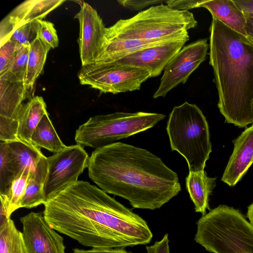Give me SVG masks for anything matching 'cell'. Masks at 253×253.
I'll return each instance as SVG.
<instances>
[{
    "label": "cell",
    "mask_w": 253,
    "mask_h": 253,
    "mask_svg": "<svg viewBox=\"0 0 253 253\" xmlns=\"http://www.w3.org/2000/svg\"><path fill=\"white\" fill-rule=\"evenodd\" d=\"M44 206L50 227L92 249L146 245L153 238L145 220L88 182L71 184Z\"/></svg>",
    "instance_id": "1"
},
{
    "label": "cell",
    "mask_w": 253,
    "mask_h": 253,
    "mask_svg": "<svg viewBox=\"0 0 253 253\" xmlns=\"http://www.w3.org/2000/svg\"><path fill=\"white\" fill-rule=\"evenodd\" d=\"M90 179L134 208L153 210L181 191L178 175L150 151L116 142L95 149L89 158Z\"/></svg>",
    "instance_id": "2"
},
{
    "label": "cell",
    "mask_w": 253,
    "mask_h": 253,
    "mask_svg": "<svg viewBox=\"0 0 253 253\" xmlns=\"http://www.w3.org/2000/svg\"><path fill=\"white\" fill-rule=\"evenodd\" d=\"M210 32L218 107L227 123L246 127L253 123V43L213 17Z\"/></svg>",
    "instance_id": "3"
},
{
    "label": "cell",
    "mask_w": 253,
    "mask_h": 253,
    "mask_svg": "<svg viewBox=\"0 0 253 253\" xmlns=\"http://www.w3.org/2000/svg\"><path fill=\"white\" fill-rule=\"evenodd\" d=\"M194 240L212 253H253V226L237 209L221 205L197 221Z\"/></svg>",
    "instance_id": "4"
},
{
    "label": "cell",
    "mask_w": 253,
    "mask_h": 253,
    "mask_svg": "<svg viewBox=\"0 0 253 253\" xmlns=\"http://www.w3.org/2000/svg\"><path fill=\"white\" fill-rule=\"evenodd\" d=\"M192 13L177 10L163 3L134 16L120 19L107 28L105 40H153L177 37L197 25Z\"/></svg>",
    "instance_id": "5"
},
{
    "label": "cell",
    "mask_w": 253,
    "mask_h": 253,
    "mask_svg": "<svg viewBox=\"0 0 253 253\" xmlns=\"http://www.w3.org/2000/svg\"><path fill=\"white\" fill-rule=\"evenodd\" d=\"M166 129L171 150L185 158L189 171L204 170L212 150L208 123L201 109L187 102L174 106Z\"/></svg>",
    "instance_id": "6"
},
{
    "label": "cell",
    "mask_w": 253,
    "mask_h": 253,
    "mask_svg": "<svg viewBox=\"0 0 253 253\" xmlns=\"http://www.w3.org/2000/svg\"><path fill=\"white\" fill-rule=\"evenodd\" d=\"M165 117L162 114L144 112L96 115L78 127L75 140L84 148L95 149L149 129Z\"/></svg>",
    "instance_id": "7"
},
{
    "label": "cell",
    "mask_w": 253,
    "mask_h": 253,
    "mask_svg": "<svg viewBox=\"0 0 253 253\" xmlns=\"http://www.w3.org/2000/svg\"><path fill=\"white\" fill-rule=\"evenodd\" d=\"M78 77L81 84L101 92L117 94L139 90L150 78V73L146 70L114 62H94L82 66Z\"/></svg>",
    "instance_id": "8"
},
{
    "label": "cell",
    "mask_w": 253,
    "mask_h": 253,
    "mask_svg": "<svg viewBox=\"0 0 253 253\" xmlns=\"http://www.w3.org/2000/svg\"><path fill=\"white\" fill-rule=\"evenodd\" d=\"M89 158L84 148L77 144L67 146L47 157L48 170L44 184L46 200L77 181L87 168Z\"/></svg>",
    "instance_id": "9"
},
{
    "label": "cell",
    "mask_w": 253,
    "mask_h": 253,
    "mask_svg": "<svg viewBox=\"0 0 253 253\" xmlns=\"http://www.w3.org/2000/svg\"><path fill=\"white\" fill-rule=\"evenodd\" d=\"M209 47L207 39L198 40L183 46L165 67L153 98L165 97L178 84H185L206 59Z\"/></svg>",
    "instance_id": "10"
},
{
    "label": "cell",
    "mask_w": 253,
    "mask_h": 253,
    "mask_svg": "<svg viewBox=\"0 0 253 253\" xmlns=\"http://www.w3.org/2000/svg\"><path fill=\"white\" fill-rule=\"evenodd\" d=\"M75 18L79 20L78 40L82 66L95 62L103 51L106 29L97 11L88 3L82 2Z\"/></svg>",
    "instance_id": "11"
},
{
    "label": "cell",
    "mask_w": 253,
    "mask_h": 253,
    "mask_svg": "<svg viewBox=\"0 0 253 253\" xmlns=\"http://www.w3.org/2000/svg\"><path fill=\"white\" fill-rule=\"evenodd\" d=\"M20 220L28 253H65L63 238L50 227L43 215L31 212Z\"/></svg>",
    "instance_id": "12"
},
{
    "label": "cell",
    "mask_w": 253,
    "mask_h": 253,
    "mask_svg": "<svg viewBox=\"0 0 253 253\" xmlns=\"http://www.w3.org/2000/svg\"><path fill=\"white\" fill-rule=\"evenodd\" d=\"M189 39L188 33L177 39L135 51L112 62L146 70L150 72V78L157 77Z\"/></svg>",
    "instance_id": "13"
},
{
    "label": "cell",
    "mask_w": 253,
    "mask_h": 253,
    "mask_svg": "<svg viewBox=\"0 0 253 253\" xmlns=\"http://www.w3.org/2000/svg\"><path fill=\"white\" fill-rule=\"evenodd\" d=\"M16 176L24 170L30 178L44 184L48 170L47 158L41 149L21 141L5 142Z\"/></svg>",
    "instance_id": "14"
},
{
    "label": "cell",
    "mask_w": 253,
    "mask_h": 253,
    "mask_svg": "<svg viewBox=\"0 0 253 253\" xmlns=\"http://www.w3.org/2000/svg\"><path fill=\"white\" fill-rule=\"evenodd\" d=\"M234 149L221 180L230 186L235 185L253 163V125L233 141Z\"/></svg>",
    "instance_id": "15"
},
{
    "label": "cell",
    "mask_w": 253,
    "mask_h": 253,
    "mask_svg": "<svg viewBox=\"0 0 253 253\" xmlns=\"http://www.w3.org/2000/svg\"><path fill=\"white\" fill-rule=\"evenodd\" d=\"M188 33L177 37L153 40H105L103 51L95 62H114L135 51L177 39Z\"/></svg>",
    "instance_id": "16"
},
{
    "label": "cell",
    "mask_w": 253,
    "mask_h": 253,
    "mask_svg": "<svg viewBox=\"0 0 253 253\" xmlns=\"http://www.w3.org/2000/svg\"><path fill=\"white\" fill-rule=\"evenodd\" d=\"M47 112L45 102L42 96H33L27 103L22 104L17 116V136L21 142L35 147L31 142L32 135Z\"/></svg>",
    "instance_id": "17"
},
{
    "label": "cell",
    "mask_w": 253,
    "mask_h": 253,
    "mask_svg": "<svg viewBox=\"0 0 253 253\" xmlns=\"http://www.w3.org/2000/svg\"><path fill=\"white\" fill-rule=\"evenodd\" d=\"M201 7L208 9L212 17L235 32L247 37L244 12L232 0L205 1Z\"/></svg>",
    "instance_id": "18"
},
{
    "label": "cell",
    "mask_w": 253,
    "mask_h": 253,
    "mask_svg": "<svg viewBox=\"0 0 253 253\" xmlns=\"http://www.w3.org/2000/svg\"><path fill=\"white\" fill-rule=\"evenodd\" d=\"M216 177L208 176L204 170L191 171L186 177V186L196 212L202 215L209 210V197L215 186Z\"/></svg>",
    "instance_id": "19"
},
{
    "label": "cell",
    "mask_w": 253,
    "mask_h": 253,
    "mask_svg": "<svg viewBox=\"0 0 253 253\" xmlns=\"http://www.w3.org/2000/svg\"><path fill=\"white\" fill-rule=\"evenodd\" d=\"M32 97L24 82L0 79V116L16 119L23 101Z\"/></svg>",
    "instance_id": "20"
},
{
    "label": "cell",
    "mask_w": 253,
    "mask_h": 253,
    "mask_svg": "<svg viewBox=\"0 0 253 253\" xmlns=\"http://www.w3.org/2000/svg\"><path fill=\"white\" fill-rule=\"evenodd\" d=\"M64 1V0H26L16 7L4 19L14 24L42 20Z\"/></svg>",
    "instance_id": "21"
},
{
    "label": "cell",
    "mask_w": 253,
    "mask_h": 253,
    "mask_svg": "<svg viewBox=\"0 0 253 253\" xmlns=\"http://www.w3.org/2000/svg\"><path fill=\"white\" fill-rule=\"evenodd\" d=\"M51 47L38 37L30 46L24 84L32 94L35 81L43 72L48 52Z\"/></svg>",
    "instance_id": "22"
},
{
    "label": "cell",
    "mask_w": 253,
    "mask_h": 253,
    "mask_svg": "<svg viewBox=\"0 0 253 253\" xmlns=\"http://www.w3.org/2000/svg\"><path fill=\"white\" fill-rule=\"evenodd\" d=\"M31 140L35 147L39 149L43 148L54 154L67 147L58 135L47 112L43 116L38 124Z\"/></svg>",
    "instance_id": "23"
},
{
    "label": "cell",
    "mask_w": 253,
    "mask_h": 253,
    "mask_svg": "<svg viewBox=\"0 0 253 253\" xmlns=\"http://www.w3.org/2000/svg\"><path fill=\"white\" fill-rule=\"evenodd\" d=\"M39 21L14 24L3 19L0 24V43L8 39L25 46H30L38 37Z\"/></svg>",
    "instance_id": "24"
},
{
    "label": "cell",
    "mask_w": 253,
    "mask_h": 253,
    "mask_svg": "<svg viewBox=\"0 0 253 253\" xmlns=\"http://www.w3.org/2000/svg\"><path fill=\"white\" fill-rule=\"evenodd\" d=\"M0 253H28L22 232L11 218L0 225Z\"/></svg>",
    "instance_id": "25"
},
{
    "label": "cell",
    "mask_w": 253,
    "mask_h": 253,
    "mask_svg": "<svg viewBox=\"0 0 253 253\" xmlns=\"http://www.w3.org/2000/svg\"><path fill=\"white\" fill-rule=\"evenodd\" d=\"M31 173L28 170L22 171L12 182L5 195H0V203L7 209L8 215L20 208V202L25 192Z\"/></svg>",
    "instance_id": "26"
},
{
    "label": "cell",
    "mask_w": 253,
    "mask_h": 253,
    "mask_svg": "<svg viewBox=\"0 0 253 253\" xmlns=\"http://www.w3.org/2000/svg\"><path fill=\"white\" fill-rule=\"evenodd\" d=\"M29 49L30 46L23 45L17 49L5 70L0 74V79L13 82H24Z\"/></svg>",
    "instance_id": "27"
},
{
    "label": "cell",
    "mask_w": 253,
    "mask_h": 253,
    "mask_svg": "<svg viewBox=\"0 0 253 253\" xmlns=\"http://www.w3.org/2000/svg\"><path fill=\"white\" fill-rule=\"evenodd\" d=\"M5 142H0V195H5L16 177Z\"/></svg>",
    "instance_id": "28"
},
{
    "label": "cell",
    "mask_w": 253,
    "mask_h": 253,
    "mask_svg": "<svg viewBox=\"0 0 253 253\" xmlns=\"http://www.w3.org/2000/svg\"><path fill=\"white\" fill-rule=\"evenodd\" d=\"M46 201L44 185L30 177L20 202V208H33L44 205Z\"/></svg>",
    "instance_id": "29"
},
{
    "label": "cell",
    "mask_w": 253,
    "mask_h": 253,
    "mask_svg": "<svg viewBox=\"0 0 253 253\" xmlns=\"http://www.w3.org/2000/svg\"><path fill=\"white\" fill-rule=\"evenodd\" d=\"M18 125L17 118L0 116V142L20 141L17 136Z\"/></svg>",
    "instance_id": "30"
},
{
    "label": "cell",
    "mask_w": 253,
    "mask_h": 253,
    "mask_svg": "<svg viewBox=\"0 0 253 253\" xmlns=\"http://www.w3.org/2000/svg\"><path fill=\"white\" fill-rule=\"evenodd\" d=\"M38 37L52 48L57 47L59 40L54 26L50 22L39 21Z\"/></svg>",
    "instance_id": "31"
},
{
    "label": "cell",
    "mask_w": 253,
    "mask_h": 253,
    "mask_svg": "<svg viewBox=\"0 0 253 253\" xmlns=\"http://www.w3.org/2000/svg\"><path fill=\"white\" fill-rule=\"evenodd\" d=\"M21 45L10 39L0 43V74L3 72L11 61L15 51Z\"/></svg>",
    "instance_id": "32"
},
{
    "label": "cell",
    "mask_w": 253,
    "mask_h": 253,
    "mask_svg": "<svg viewBox=\"0 0 253 253\" xmlns=\"http://www.w3.org/2000/svg\"><path fill=\"white\" fill-rule=\"evenodd\" d=\"M166 0H120L119 4L123 7L132 11L140 10L148 6L154 4H160L166 2Z\"/></svg>",
    "instance_id": "33"
},
{
    "label": "cell",
    "mask_w": 253,
    "mask_h": 253,
    "mask_svg": "<svg viewBox=\"0 0 253 253\" xmlns=\"http://www.w3.org/2000/svg\"><path fill=\"white\" fill-rule=\"evenodd\" d=\"M205 0H168L166 3L170 8L177 10L188 11L200 7Z\"/></svg>",
    "instance_id": "34"
},
{
    "label": "cell",
    "mask_w": 253,
    "mask_h": 253,
    "mask_svg": "<svg viewBox=\"0 0 253 253\" xmlns=\"http://www.w3.org/2000/svg\"><path fill=\"white\" fill-rule=\"evenodd\" d=\"M146 249L147 253H170L168 234H166L161 240L153 245L146 246Z\"/></svg>",
    "instance_id": "35"
},
{
    "label": "cell",
    "mask_w": 253,
    "mask_h": 253,
    "mask_svg": "<svg viewBox=\"0 0 253 253\" xmlns=\"http://www.w3.org/2000/svg\"><path fill=\"white\" fill-rule=\"evenodd\" d=\"M72 253H129L123 249H106L83 250L78 248L73 249Z\"/></svg>",
    "instance_id": "36"
},
{
    "label": "cell",
    "mask_w": 253,
    "mask_h": 253,
    "mask_svg": "<svg viewBox=\"0 0 253 253\" xmlns=\"http://www.w3.org/2000/svg\"><path fill=\"white\" fill-rule=\"evenodd\" d=\"M246 18L245 31L247 38L253 43V15L244 12Z\"/></svg>",
    "instance_id": "37"
},
{
    "label": "cell",
    "mask_w": 253,
    "mask_h": 253,
    "mask_svg": "<svg viewBox=\"0 0 253 253\" xmlns=\"http://www.w3.org/2000/svg\"><path fill=\"white\" fill-rule=\"evenodd\" d=\"M233 1L243 12L253 15V0H233Z\"/></svg>",
    "instance_id": "38"
},
{
    "label": "cell",
    "mask_w": 253,
    "mask_h": 253,
    "mask_svg": "<svg viewBox=\"0 0 253 253\" xmlns=\"http://www.w3.org/2000/svg\"><path fill=\"white\" fill-rule=\"evenodd\" d=\"M247 217L250 223L253 226V203L248 208Z\"/></svg>",
    "instance_id": "39"
}]
</instances>
